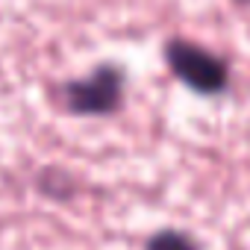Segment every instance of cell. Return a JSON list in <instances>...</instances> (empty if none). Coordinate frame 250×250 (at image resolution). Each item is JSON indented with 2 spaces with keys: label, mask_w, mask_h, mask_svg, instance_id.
<instances>
[{
  "label": "cell",
  "mask_w": 250,
  "mask_h": 250,
  "mask_svg": "<svg viewBox=\"0 0 250 250\" xmlns=\"http://www.w3.org/2000/svg\"><path fill=\"white\" fill-rule=\"evenodd\" d=\"M235 6H250V0H232Z\"/></svg>",
  "instance_id": "obj_5"
},
{
  "label": "cell",
  "mask_w": 250,
  "mask_h": 250,
  "mask_svg": "<svg viewBox=\"0 0 250 250\" xmlns=\"http://www.w3.org/2000/svg\"><path fill=\"white\" fill-rule=\"evenodd\" d=\"M145 250H200V244L194 241V235L174 229V227H165V229H156L147 235Z\"/></svg>",
  "instance_id": "obj_3"
},
{
  "label": "cell",
  "mask_w": 250,
  "mask_h": 250,
  "mask_svg": "<svg viewBox=\"0 0 250 250\" xmlns=\"http://www.w3.org/2000/svg\"><path fill=\"white\" fill-rule=\"evenodd\" d=\"M124 91H127V74H124V68L103 62V65L91 68L85 77L68 80L62 85V103L71 115L106 118L124 106Z\"/></svg>",
  "instance_id": "obj_2"
},
{
  "label": "cell",
  "mask_w": 250,
  "mask_h": 250,
  "mask_svg": "<svg viewBox=\"0 0 250 250\" xmlns=\"http://www.w3.org/2000/svg\"><path fill=\"white\" fill-rule=\"evenodd\" d=\"M39 188H42V194H47V197H71L74 183H71V177H68L65 171L50 168V171H44V174L39 177Z\"/></svg>",
  "instance_id": "obj_4"
},
{
  "label": "cell",
  "mask_w": 250,
  "mask_h": 250,
  "mask_svg": "<svg viewBox=\"0 0 250 250\" xmlns=\"http://www.w3.org/2000/svg\"><path fill=\"white\" fill-rule=\"evenodd\" d=\"M162 59L174 80L200 97H221L232 85L229 62L191 39H168L162 47Z\"/></svg>",
  "instance_id": "obj_1"
}]
</instances>
